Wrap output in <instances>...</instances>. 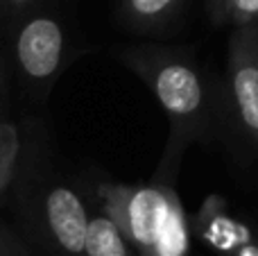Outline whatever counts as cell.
Instances as JSON below:
<instances>
[{"mask_svg":"<svg viewBox=\"0 0 258 256\" xmlns=\"http://www.w3.org/2000/svg\"><path fill=\"white\" fill-rule=\"evenodd\" d=\"M104 216L111 218L134 252L150 256L172 202L179 198L170 186H118L102 184Z\"/></svg>","mask_w":258,"mask_h":256,"instance_id":"obj_2","label":"cell"},{"mask_svg":"<svg viewBox=\"0 0 258 256\" xmlns=\"http://www.w3.org/2000/svg\"><path fill=\"white\" fill-rule=\"evenodd\" d=\"M43 225L59 252L82 256L89 211L75 190L68 186H52L43 195Z\"/></svg>","mask_w":258,"mask_h":256,"instance_id":"obj_5","label":"cell"},{"mask_svg":"<svg viewBox=\"0 0 258 256\" xmlns=\"http://www.w3.org/2000/svg\"><path fill=\"white\" fill-rule=\"evenodd\" d=\"M188 249H190V229H188V218L183 213V207L177 198L161 227V234L150 256H188Z\"/></svg>","mask_w":258,"mask_h":256,"instance_id":"obj_7","label":"cell"},{"mask_svg":"<svg viewBox=\"0 0 258 256\" xmlns=\"http://www.w3.org/2000/svg\"><path fill=\"white\" fill-rule=\"evenodd\" d=\"M0 256H21L16 243L7 234H3V231H0Z\"/></svg>","mask_w":258,"mask_h":256,"instance_id":"obj_11","label":"cell"},{"mask_svg":"<svg viewBox=\"0 0 258 256\" xmlns=\"http://www.w3.org/2000/svg\"><path fill=\"white\" fill-rule=\"evenodd\" d=\"M0 75H3V68H0Z\"/></svg>","mask_w":258,"mask_h":256,"instance_id":"obj_14","label":"cell"},{"mask_svg":"<svg viewBox=\"0 0 258 256\" xmlns=\"http://www.w3.org/2000/svg\"><path fill=\"white\" fill-rule=\"evenodd\" d=\"M229 82L238 118L258 143V27L245 25L229 43Z\"/></svg>","mask_w":258,"mask_h":256,"instance_id":"obj_4","label":"cell"},{"mask_svg":"<svg viewBox=\"0 0 258 256\" xmlns=\"http://www.w3.org/2000/svg\"><path fill=\"white\" fill-rule=\"evenodd\" d=\"M174 0H129V9L136 18L141 21H154V18L163 16Z\"/></svg>","mask_w":258,"mask_h":256,"instance_id":"obj_9","label":"cell"},{"mask_svg":"<svg viewBox=\"0 0 258 256\" xmlns=\"http://www.w3.org/2000/svg\"><path fill=\"white\" fill-rule=\"evenodd\" d=\"M16 61L23 77L34 86H48L63 59V30L54 18L27 21L16 34Z\"/></svg>","mask_w":258,"mask_h":256,"instance_id":"obj_3","label":"cell"},{"mask_svg":"<svg viewBox=\"0 0 258 256\" xmlns=\"http://www.w3.org/2000/svg\"><path fill=\"white\" fill-rule=\"evenodd\" d=\"M18 150H21V141L16 127L9 122H0V193L7 188L14 177Z\"/></svg>","mask_w":258,"mask_h":256,"instance_id":"obj_8","label":"cell"},{"mask_svg":"<svg viewBox=\"0 0 258 256\" xmlns=\"http://www.w3.org/2000/svg\"><path fill=\"white\" fill-rule=\"evenodd\" d=\"M229 12L238 25H251L258 21V0H229Z\"/></svg>","mask_w":258,"mask_h":256,"instance_id":"obj_10","label":"cell"},{"mask_svg":"<svg viewBox=\"0 0 258 256\" xmlns=\"http://www.w3.org/2000/svg\"><path fill=\"white\" fill-rule=\"evenodd\" d=\"M236 256H258V245L256 243H242L240 247H238V252H236Z\"/></svg>","mask_w":258,"mask_h":256,"instance_id":"obj_12","label":"cell"},{"mask_svg":"<svg viewBox=\"0 0 258 256\" xmlns=\"http://www.w3.org/2000/svg\"><path fill=\"white\" fill-rule=\"evenodd\" d=\"M12 3H27V0H12Z\"/></svg>","mask_w":258,"mask_h":256,"instance_id":"obj_13","label":"cell"},{"mask_svg":"<svg viewBox=\"0 0 258 256\" xmlns=\"http://www.w3.org/2000/svg\"><path fill=\"white\" fill-rule=\"evenodd\" d=\"M120 59L150 86L161 109L168 113V154H179L202 130L206 116V93L197 68L183 54L165 48L125 50Z\"/></svg>","mask_w":258,"mask_h":256,"instance_id":"obj_1","label":"cell"},{"mask_svg":"<svg viewBox=\"0 0 258 256\" xmlns=\"http://www.w3.org/2000/svg\"><path fill=\"white\" fill-rule=\"evenodd\" d=\"M82 256H134V249L120 234L116 222L102 213V216H89Z\"/></svg>","mask_w":258,"mask_h":256,"instance_id":"obj_6","label":"cell"}]
</instances>
